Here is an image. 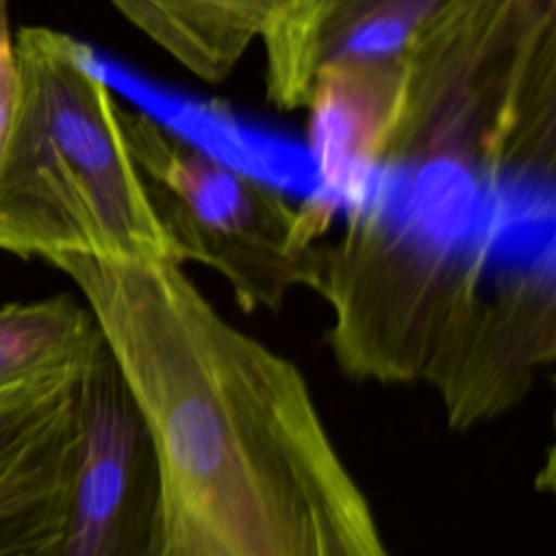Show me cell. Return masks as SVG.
Returning <instances> with one entry per match:
<instances>
[{
	"label": "cell",
	"instance_id": "6da1fadb",
	"mask_svg": "<svg viewBox=\"0 0 556 556\" xmlns=\"http://www.w3.org/2000/svg\"><path fill=\"white\" fill-rule=\"evenodd\" d=\"M148 430L159 556H393L306 378L182 265L65 256Z\"/></svg>",
	"mask_w": 556,
	"mask_h": 556
},
{
	"label": "cell",
	"instance_id": "7a4b0ae2",
	"mask_svg": "<svg viewBox=\"0 0 556 556\" xmlns=\"http://www.w3.org/2000/svg\"><path fill=\"white\" fill-rule=\"evenodd\" d=\"M17 126L0 163V252L178 263L89 50L48 26L15 35ZM180 265V263H178Z\"/></svg>",
	"mask_w": 556,
	"mask_h": 556
},
{
	"label": "cell",
	"instance_id": "3957f363",
	"mask_svg": "<svg viewBox=\"0 0 556 556\" xmlns=\"http://www.w3.org/2000/svg\"><path fill=\"white\" fill-rule=\"evenodd\" d=\"M556 0H447L400 63L382 169L458 163L549 176Z\"/></svg>",
	"mask_w": 556,
	"mask_h": 556
},
{
	"label": "cell",
	"instance_id": "277c9868",
	"mask_svg": "<svg viewBox=\"0 0 556 556\" xmlns=\"http://www.w3.org/2000/svg\"><path fill=\"white\" fill-rule=\"evenodd\" d=\"M124 126L180 265L217 271L245 311H278L295 287L315 291L328 204L295 206L146 113L124 109Z\"/></svg>",
	"mask_w": 556,
	"mask_h": 556
},
{
	"label": "cell",
	"instance_id": "5b68a950",
	"mask_svg": "<svg viewBox=\"0 0 556 556\" xmlns=\"http://www.w3.org/2000/svg\"><path fill=\"white\" fill-rule=\"evenodd\" d=\"M148 430L102 339L80 380V441L52 556H159Z\"/></svg>",
	"mask_w": 556,
	"mask_h": 556
},
{
	"label": "cell",
	"instance_id": "8992f818",
	"mask_svg": "<svg viewBox=\"0 0 556 556\" xmlns=\"http://www.w3.org/2000/svg\"><path fill=\"white\" fill-rule=\"evenodd\" d=\"M447 0H287L261 33L267 100L306 109L317 78L345 63H402Z\"/></svg>",
	"mask_w": 556,
	"mask_h": 556
},
{
	"label": "cell",
	"instance_id": "52a82bcc",
	"mask_svg": "<svg viewBox=\"0 0 556 556\" xmlns=\"http://www.w3.org/2000/svg\"><path fill=\"white\" fill-rule=\"evenodd\" d=\"M287 0H111L193 76L226 78Z\"/></svg>",
	"mask_w": 556,
	"mask_h": 556
},
{
	"label": "cell",
	"instance_id": "ba28073f",
	"mask_svg": "<svg viewBox=\"0 0 556 556\" xmlns=\"http://www.w3.org/2000/svg\"><path fill=\"white\" fill-rule=\"evenodd\" d=\"M102 343L100 328L72 295L0 308V389L83 367Z\"/></svg>",
	"mask_w": 556,
	"mask_h": 556
},
{
	"label": "cell",
	"instance_id": "9c48e42d",
	"mask_svg": "<svg viewBox=\"0 0 556 556\" xmlns=\"http://www.w3.org/2000/svg\"><path fill=\"white\" fill-rule=\"evenodd\" d=\"M87 363L72 371L0 389V476L78 406Z\"/></svg>",
	"mask_w": 556,
	"mask_h": 556
},
{
	"label": "cell",
	"instance_id": "30bf717a",
	"mask_svg": "<svg viewBox=\"0 0 556 556\" xmlns=\"http://www.w3.org/2000/svg\"><path fill=\"white\" fill-rule=\"evenodd\" d=\"M22 102V74L11 30L9 0H0V163L17 126Z\"/></svg>",
	"mask_w": 556,
	"mask_h": 556
},
{
	"label": "cell",
	"instance_id": "8fae6325",
	"mask_svg": "<svg viewBox=\"0 0 556 556\" xmlns=\"http://www.w3.org/2000/svg\"><path fill=\"white\" fill-rule=\"evenodd\" d=\"M54 545H56V541H54V543H50V545H43V547L30 549V552H20V554H11V556H52V554H54Z\"/></svg>",
	"mask_w": 556,
	"mask_h": 556
}]
</instances>
